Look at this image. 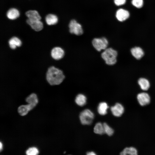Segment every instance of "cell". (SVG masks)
<instances>
[{"mask_svg":"<svg viewBox=\"0 0 155 155\" xmlns=\"http://www.w3.org/2000/svg\"><path fill=\"white\" fill-rule=\"evenodd\" d=\"M94 117L93 113L90 110L86 109L80 113L79 118L82 124L89 125L92 122Z\"/></svg>","mask_w":155,"mask_h":155,"instance_id":"3","label":"cell"},{"mask_svg":"<svg viewBox=\"0 0 155 155\" xmlns=\"http://www.w3.org/2000/svg\"><path fill=\"white\" fill-rule=\"evenodd\" d=\"M65 52L62 48L59 47H55L51 51V55L53 59L58 60L62 59L64 56Z\"/></svg>","mask_w":155,"mask_h":155,"instance_id":"6","label":"cell"},{"mask_svg":"<svg viewBox=\"0 0 155 155\" xmlns=\"http://www.w3.org/2000/svg\"><path fill=\"white\" fill-rule=\"evenodd\" d=\"M137 154V149L132 147L125 148L120 153V154L121 155H136Z\"/></svg>","mask_w":155,"mask_h":155,"instance_id":"18","label":"cell"},{"mask_svg":"<svg viewBox=\"0 0 155 155\" xmlns=\"http://www.w3.org/2000/svg\"><path fill=\"white\" fill-rule=\"evenodd\" d=\"M131 52L133 56L136 59H139L144 55V52L142 49L139 47H135L131 49Z\"/></svg>","mask_w":155,"mask_h":155,"instance_id":"12","label":"cell"},{"mask_svg":"<svg viewBox=\"0 0 155 155\" xmlns=\"http://www.w3.org/2000/svg\"><path fill=\"white\" fill-rule=\"evenodd\" d=\"M94 131L95 133L100 135L104 133L103 124L100 122L96 123L94 127Z\"/></svg>","mask_w":155,"mask_h":155,"instance_id":"21","label":"cell"},{"mask_svg":"<svg viewBox=\"0 0 155 155\" xmlns=\"http://www.w3.org/2000/svg\"><path fill=\"white\" fill-rule=\"evenodd\" d=\"M131 3L135 7L140 8H141L143 5V0H132Z\"/></svg>","mask_w":155,"mask_h":155,"instance_id":"25","label":"cell"},{"mask_svg":"<svg viewBox=\"0 0 155 155\" xmlns=\"http://www.w3.org/2000/svg\"><path fill=\"white\" fill-rule=\"evenodd\" d=\"M46 21L47 24L49 25L56 24L58 21V18L56 16L53 14H49L46 17Z\"/></svg>","mask_w":155,"mask_h":155,"instance_id":"16","label":"cell"},{"mask_svg":"<svg viewBox=\"0 0 155 155\" xmlns=\"http://www.w3.org/2000/svg\"><path fill=\"white\" fill-rule=\"evenodd\" d=\"M138 83L142 90H147L150 86V84L148 81L146 79L142 78L138 81Z\"/></svg>","mask_w":155,"mask_h":155,"instance_id":"20","label":"cell"},{"mask_svg":"<svg viewBox=\"0 0 155 155\" xmlns=\"http://www.w3.org/2000/svg\"><path fill=\"white\" fill-rule=\"evenodd\" d=\"M129 15L128 11L122 8L118 9L116 13V18L120 22H123L127 20L129 18Z\"/></svg>","mask_w":155,"mask_h":155,"instance_id":"9","label":"cell"},{"mask_svg":"<svg viewBox=\"0 0 155 155\" xmlns=\"http://www.w3.org/2000/svg\"><path fill=\"white\" fill-rule=\"evenodd\" d=\"M46 77L47 81L51 85H59L65 78L62 71L54 66H51L48 68Z\"/></svg>","mask_w":155,"mask_h":155,"instance_id":"1","label":"cell"},{"mask_svg":"<svg viewBox=\"0 0 155 155\" xmlns=\"http://www.w3.org/2000/svg\"><path fill=\"white\" fill-rule=\"evenodd\" d=\"M137 99L139 103L142 106H144L148 104L150 101L149 95L145 92L139 94L137 96Z\"/></svg>","mask_w":155,"mask_h":155,"instance_id":"7","label":"cell"},{"mask_svg":"<svg viewBox=\"0 0 155 155\" xmlns=\"http://www.w3.org/2000/svg\"><path fill=\"white\" fill-rule=\"evenodd\" d=\"M20 15L19 11L16 9L13 8L9 9L7 12V16L11 20H14L18 17Z\"/></svg>","mask_w":155,"mask_h":155,"instance_id":"15","label":"cell"},{"mask_svg":"<svg viewBox=\"0 0 155 155\" xmlns=\"http://www.w3.org/2000/svg\"><path fill=\"white\" fill-rule=\"evenodd\" d=\"M92 44L95 49L98 51H100L107 48L108 42L107 39L104 37L95 38L92 40Z\"/></svg>","mask_w":155,"mask_h":155,"instance_id":"4","label":"cell"},{"mask_svg":"<svg viewBox=\"0 0 155 155\" xmlns=\"http://www.w3.org/2000/svg\"><path fill=\"white\" fill-rule=\"evenodd\" d=\"M69 31L71 34L80 36L83 34V31L81 25L75 20H71L69 24Z\"/></svg>","mask_w":155,"mask_h":155,"instance_id":"5","label":"cell"},{"mask_svg":"<svg viewBox=\"0 0 155 155\" xmlns=\"http://www.w3.org/2000/svg\"><path fill=\"white\" fill-rule=\"evenodd\" d=\"M117 55V51L111 48H107L101 54L102 58L106 64L108 65H113L116 63Z\"/></svg>","mask_w":155,"mask_h":155,"instance_id":"2","label":"cell"},{"mask_svg":"<svg viewBox=\"0 0 155 155\" xmlns=\"http://www.w3.org/2000/svg\"><path fill=\"white\" fill-rule=\"evenodd\" d=\"M76 104L80 106L84 105L86 102V98L82 94H79L76 96L75 99Z\"/></svg>","mask_w":155,"mask_h":155,"instance_id":"17","label":"cell"},{"mask_svg":"<svg viewBox=\"0 0 155 155\" xmlns=\"http://www.w3.org/2000/svg\"><path fill=\"white\" fill-rule=\"evenodd\" d=\"M38 153V150L35 147L29 148L26 152V154L27 155H36Z\"/></svg>","mask_w":155,"mask_h":155,"instance_id":"24","label":"cell"},{"mask_svg":"<svg viewBox=\"0 0 155 155\" xmlns=\"http://www.w3.org/2000/svg\"><path fill=\"white\" fill-rule=\"evenodd\" d=\"M126 0H114L115 4L117 6H121L125 4Z\"/></svg>","mask_w":155,"mask_h":155,"instance_id":"26","label":"cell"},{"mask_svg":"<svg viewBox=\"0 0 155 155\" xmlns=\"http://www.w3.org/2000/svg\"><path fill=\"white\" fill-rule=\"evenodd\" d=\"M30 111L28 104L26 105H22L18 108V112L19 114L22 116L26 115Z\"/></svg>","mask_w":155,"mask_h":155,"instance_id":"22","label":"cell"},{"mask_svg":"<svg viewBox=\"0 0 155 155\" xmlns=\"http://www.w3.org/2000/svg\"><path fill=\"white\" fill-rule=\"evenodd\" d=\"M109 106L106 103L101 102L99 104L98 107V112L101 115H105L107 113V110Z\"/></svg>","mask_w":155,"mask_h":155,"instance_id":"14","label":"cell"},{"mask_svg":"<svg viewBox=\"0 0 155 155\" xmlns=\"http://www.w3.org/2000/svg\"><path fill=\"white\" fill-rule=\"evenodd\" d=\"M8 43L9 47L13 50L15 49L17 47L20 46L22 43L20 40L15 36L11 38L8 41Z\"/></svg>","mask_w":155,"mask_h":155,"instance_id":"11","label":"cell"},{"mask_svg":"<svg viewBox=\"0 0 155 155\" xmlns=\"http://www.w3.org/2000/svg\"><path fill=\"white\" fill-rule=\"evenodd\" d=\"M26 101L28 104H31L35 106L38 103V99L36 95L32 93L28 96L26 99Z\"/></svg>","mask_w":155,"mask_h":155,"instance_id":"19","label":"cell"},{"mask_svg":"<svg viewBox=\"0 0 155 155\" xmlns=\"http://www.w3.org/2000/svg\"><path fill=\"white\" fill-rule=\"evenodd\" d=\"M87 155H96V154L94 152L91 151L88 152L86 153Z\"/></svg>","mask_w":155,"mask_h":155,"instance_id":"27","label":"cell"},{"mask_svg":"<svg viewBox=\"0 0 155 155\" xmlns=\"http://www.w3.org/2000/svg\"><path fill=\"white\" fill-rule=\"evenodd\" d=\"M111 110L113 115L116 117H119L123 113L124 109L121 104L117 103L115 105L111 107Z\"/></svg>","mask_w":155,"mask_h":155,"instance_id":"8","label":"cell"},{"mask_svg":"<svg viewBox=\"0 0 155 155\" xmlns=\"http://www.w3.org/2000/svg\"><path fill=\"white\" fill-rule=\"evenodd\" d=\"M26 14L28 19L31 20H40L41 18L38 12L36 10H29Z\"/></svg>","mask_w":155,"mask_h":155,"instance_id":"13","label":"cell"},{"mask_svg":"<svg viewBox=\"0 0 155 155\" xmlns=\"http://www.w3.org/2000/svg\"><path fill=\"white\" fill-rule=\"evenodd\" d=\"M103 125L104 133L109 136L112 135L114 132L113 129L106 123H103Z\"/></svg>","mask_w":155,"mask_h":155,"instance_id":"23","label":"cell"},{"mask_svg":"<svg viewBox=\"0 0 155 155\" xmlns=\"http://www.w3.org/2000/svg\"><path fill=\"white\" fill-rule=\"evenodd\" d=\"M26 22L36 31H40L43 28V24L40 20H31L28 19Z\"/></svg>","mask_w":155,"mask_h":155,"instance_id":"10","label":"cell"},{"mask_svg":"<svg viewBox=\"0 0 155 155\" xmlns=\"http://www.w3.org/2000/svg\"><path fill=\"white\" fill-rule=\"evenodd\" d=\"M0 151H1L2 148V144L1 142L0 143Z\"/></svg>","mask_w":155,"mask_h":155,"instance_id":"28","label":"cell"}]
</instances>
